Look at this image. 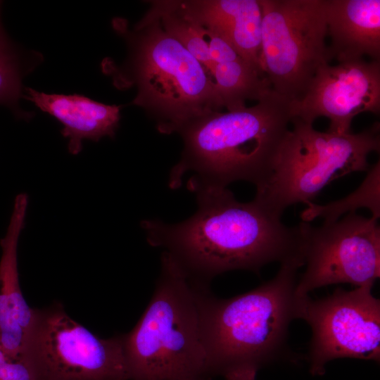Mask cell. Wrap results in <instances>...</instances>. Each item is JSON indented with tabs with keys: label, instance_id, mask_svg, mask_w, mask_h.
<instances>
[{
	"label": "cell",
	"instance_id": "cell-15",
	"mask_svg": "<svg viewBox=\"0 0 380 380\" xmlns=\"http://www.w3.org/2000/svg\"><path fill=\"white\" fill-rule=\"evenodd\" d=\"M23 97L32 102L41 110L60 121L61 133L68 139V150L77 154L82 141H97L105 136L113 137L120 118V106L95 101L78 94H46L25 88Z\"/></svg>",
	"mask_w": 380,
	"mask_h": 380
},
{
	"label": "cell",
	"instance_id": "cell-21",
	"mask_svg": "<svg viewBox=\"0 0 380 380\" xmlns=\"http://www.w3.org/2000/svg\"><path fill=\"white\" fill-rule=\"evenodd\" d=\"M205 31V30H204ZM210 57L215 65L218 63L231 61L241 57L226 41L221 37L205 31Z\"/></svg>",
	"mask_w": 380,
	"mask_h": 380
},
{
	"label": "cell",
	"instance_id": "cell-12",
	"mask_svg": "<svg viewBox=\"0 0 380 380\" xmlns=\"http://www.w3.org/2000/svg\"><path fill=\"white\" fill-rule=\"evenodd\" d=\"M27 205V195L19 194L6 234L0 241V346L13 358L28 353L36 317V309L30 308L23 296L17 267L18 241Z\"/></svg>",
	"mask_w": 380,
	"mask_h": 380
},
{
	"label": "cell",
	"instance_id": "cell-9",
	"mask_svg": "<svg viewBox=\"0 0 380 380\" xmlns=\"http://www.w3.org/2000/svg\"><path fill=\"white\" fill-rule=\"evenodd\" d=\"M378 219L350 213L336 221L313 227L299 223L305 270L297 281L298 298L331 284L357 287L380 277V228Z\"/></svg>",
	"mask_w": 380,
	"mask_h": 380
},
{
	"label": "cell",
	"instance_id": "cell-1",
	"mask_svg": "<svg viewBox=\"0 0 380 380\" xmlns=\"http://www.w3.org/2000/svg\"><path fill=\"white\" fill-rule=\"evenodd\" d=\"M198 209L187 220L141 222L148 243L161 248L194 280L209 284L217 275L302 256L299 224L288 227L253 200L237 201L227 187L200 186Z\"/></svg>",
	"mask_w": 380,
	"mask_h": 380
},
{
	"label": "cell",
	"instance_id": "cell-8",
	"mask_svg": "<svg viewBox=\"0 0 380 380\" xmlns=\"http://www.w3.org/2000/svg\"><path fill=\"white\" fill-rule=\"evenodd\" d=\"M29 354L38 380H129L123 334L101 338L59 304L36 309Z\"/></svg>",
	"mask_w": 380,
	"mask_h": 380
},
{
	"label": "cell",
	"instance_id": "cell-14",
	"mask_svg": "<svg viewBox=\"0 0 380 380\" xmlns=\"http://www.w3.org/2000/svg\"><path fill=\"white\" fill-rule=\"evenodd\" d=\"M329 61H380V1L326 0Z\"/></svg>",
	"mask_w": 380,
	"mask_h": 380
},
{
	"label": "cell",
	"instance_id": "cell-22",
	"mask_svg": "<svg viewBox=\"0 0 380 380\" xmlns=\"http://www.w3.org/2000/svg\"><path fill=\"white\" fill-rule=\"evenodd\" d=\"M258 370L253 367H240L226 372L222 376L226 380H255Z\"/></svg>",
	"mask_w": 380,
	"mask_h": 380
},
{
	"label": "cell",
	"instance_id": "cell-4",
	"mask_svg": "<svg viewBox=\"0 0 380 380\" xmlns=\"http://www.w3.org/2000/svg\"><path fill=\"white\" fill-rule=\"evenodd\" d=\"M209 284L189 277L165 252L151 300L124 336L129 380H206L203 324Z\"/></svg>",
	"mask_w": 380,
	"mask_h": 380
},
{
	"label": "cell",
	"instance_id": "cell-18",
	"mask_svg": "<svg viewBox=\"0 0 380 380\" xmlns=\"http://www.w3.org/2000/svg\"><path fill=\"white\" fill-rule=\"evenodd\" d=\"M379 161L370 167L367 177L361 185L346 198L327 205H317L312 201L301 213L303 222L312 221L315 218L322 217L324 223L332 222L346 212L355 213L360 208H366L372 213V217L379 219L380 217Z\"/></svg>",
	"mask_w": 380,
	"mask_h": 380
},
{
	"label": "cell",
	"instance_id": "cell-3",
	"mask_svg": "<svg viewBox=\"0 0 380 380\" xmlns=\"http://www.w3.org/2000/svg\"><path fill=\"white\" fill-rule=\"evenodd\" d=\"M291 104L272 89L253 106L214 111L189 123L178 132L183 149L170 171V187H179L188 172L194 173L189 189L240 180L260 184L289 130Z\"/></svg>",
	"mask_w": 380,
	"mask_h": 380
},
{
	"label": "cell",
	"instance_id": "cell-5",
	"mask_svg": "<svg viewBox=\"0 0 380 380\" xmlns=\"http://www.w3.org/2000/svg\"><path fill=\"white\" fill-rule=\"evenodd\" d=\"M303 265L301 256L285 260L273 279L232 298L207 291L203 324L211 376L245 366L258 369L282 355L289 324L298 319L295 289Z\"/></svg>",
	"mask_w": 380,
	"mask_h": 380
},
{
	"label": "cell",
	"instance_id": "cell-7",
	"mask_svg": "<svg viewBox=\"0 0 380 380\" xmlns=\"http://www.w3.org/2000/svg\"><path fill=\"white\" fill-rule=\"evenodd\" d=\"M262 10L261 68L272 89L300 99L327 53L326 0H258Z\"/></svg>",
	"mask_w": 380,
	"mask_h": 380
},
{
	"label": "cell",
	"instance_id": "cell-13",
	"mask_svg": "<svg viewBox=\"0 0 380 380\" xmlns=\"http://www.w3.org/2000/svg\"><path fill=\"white\" fill-rule=\"evenodd\" d=\"M177 4L205 32L221 37L242 58L262 69L258 0H177Z\"/></svg>",
	"mask_w": 380,
	"mask_h": 380
},
{
	"label": "cell",
	"instance_id": "cell-6",
	"mask_svg": "<svg viewBox=\"0 0 380 380\" xmlns=\"http://www.w3.org/2000/svg\"><path fill=\"white\" fill-rule=\"evenodd\" d=\"M267 177L258 186L253 201L281 219L291 205L307 204L333 180L355 172H368L367 158L379 152L380 124L358 133L315 130L292 118Z\"/></svg>",
	"mask_w": 380,
	"mask_h": 380
},
{
	"label": "cell",
	"instance_id": "cell-11",
	"mask_svg": "<svg viewBox=\"0 0 380 380\" xmlns=\"http://www.w3.org/2000/svg\"><path fill=\"white\" fill-rule=\"evenodd\" d=\"M292 118L312 125L319 117L329 121L327 132L349 133L352 120L362 113H380V61L365 59L325 63L306 92L291 102Z\"/></svg>",
	"mask_w": 380,
	"mask_h": 380
},
{
	"label": "cell",
	"instance_id": "cell-19",
	"mask_svg": "<svg viewBox=\"0 0 380 380\" xmlns=\"http://www.w3.org/2000/svg\"><path fill=\"white\" fill-rule=\"evenodd\" d=\"M0 1V105L20 115L22 78L26 70L18 49L6 34L1 22Z\"/></svg>",
	"mask_w": 380,
	"mask_h": 380
},
{
	"label": "cell",
	"instance_id": "cell-17",
	"mask_svg": "<svg viewBox=\"0 0 380 380\" xmlns=\"http://www.w3.org/2000/svg\"><path fill=\"white\" fill-rule=\"evenodd\" d=\"M148 2L149 9L158 18L164 30L191 53L212 76L215 65L210 57L204 29L180 10L177 0Z\"/></svg>",
	"mask_w": 380,
	"mask_h": 380
},
{
	"label": "cell",
	"instance_id": "cell-10",
	"mask_svg": "<svg viewBox=\"0 0 380 380\" xmlns=\"http://www.w3.org/2000/svg\"><path fill=\"white\" fill-rule=\"evenodd\" d=\"M373 285L336 288L317 300L300 298L298 319L312 330L308 356L312 375H322L327 363L337 358L379 362L380 300L372 295Z\"/></svg>",
	"mask_w": 380,
	"mask_h": 380
},
{
	"label": "cell",
	"instance_id": "cell-16",
	"mask_svg": "<svg viewBox=\"0 0 380 380\" xmlns=\"http://www.w3.org/2000/svg\"><path fill=\"white\" fill-rule=\"evenodd\" d=\"M223 108H242L247 100L260 101L272 87L262 69L241 57L216 64L212 73Z\"/></svg>",
	"mask_w": 380,
	"mask_h": 380
},
{
	"label": "cell",
	"instance_id": "cell-20",
	"mask_svg": "<svg viewBox=\"0 0 380 380\" xmlns=\"http://www.w3.org/2000/svg\"><path fill=\"white\" fill-rule=\"evenodd\" d=\"M0 380H38L32 357L13 358L0 346Z\"/></svg>",
	"mask_w": 380,
	"mask_h": 380
},
{
	"label": "cell",
	"instance_id": "cell-2",
	"mask_svg": "<svg viewBox=\"0 0 380 380\" xmlns=\"http://www.w3.org/2000/svg\"><path fill=\"white\" fill-rule=\"evenodd\" d=\"M112 24L125 42L127 55L122 65L105 59L103 70L116 88H135L132 104L145 110L160 133H178L191 122L221 110L212 76L164 30L152 11L132 27L122 18Z\"/></svg>",
	"mask_w": 380,
	"mask_h": 380
}]
</instances>
